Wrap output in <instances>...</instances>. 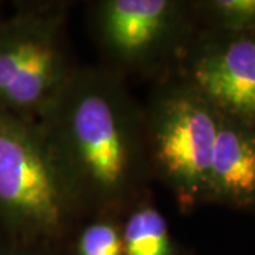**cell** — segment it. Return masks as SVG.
I'll use <instances>...</instances> for the list:
<instances>
[{"label": "cell", "mask_w": 255, "mask_h": 255, "mask_svg": "<svg viewBox=\"0 0 255 255\" xmlns=\"http://www.w3.org/2000/svg\"><path fill=\"white\" fill-rule=\"evenodd\" d=\"M81 216L119 217L146 200L143 107L122 75L110 68H75L36 121Z\"/></svg>", "instance_id": "6da1fadb"}, {"label": "cell", "mask_w": 255, "mask_h": 255, "mask_svg": "<svg viewBox=\"0 0 255 255\" xmlns=\"http://www.w3.org/2000/svg\"><path fill=\"white\" fill-rule=\"evenodd\" d=\"M80 217L37 122L0 112V220L11 241L51 250Z\"/></svg>", "instance_id": "7a4b0ae2"}, {"label": "cell", "mask_w": 255, "mask_h": 255, "mask_svg": "<svg viewBox=\"0 0 255 255\" xmlns=\"http://www.w3.org/2000/svg\"><path fill=\"white\" fill-rule=\"evenodd\" d=\"M152 179L167 186L183 211L206 204L220 114L177 74H166L143 105Z\"/></svg>", "instance_id": "3957f363"}, {"label": "cell", "mask_w": 255, "mask_h": 255, "mask_svg": "<svg viewBox=\"0 0 255 255\" xmlns=\"http://www.w3.org/2000/svg\"><path fill=\"white\" fill-rule=\"evenodd\" d=\"M75 68L60 6L24 7L1 17L0 112L36 122Z\"/></svg>", "instance_id": "277c9868"}, {"label": "cell", "mask_w": 255, "mask_h": 255, "mask_svg": "<svg viewBox=\"0 0 255 255\" xmlns=\"http://www.w3.org/2000/svg\"><path fill=\"white\" fill-rule=\"evenodd\" d=\"M91 17L107 68L119 75L174 71L200 30L194 1L182 0H102Z\"/></svg>", "instance_id": "5b68a950"}, {"label": "cell", "mask_w": 255, "mask_h": 255, "mask_svg": "<svg viewBox=\"0 0 255 255\" xmlns=\"http://www.w3.org/2000/svg\"><path fill=\"white\" fill-rule=\"evenodd\" d=\"M173 73L223 117L255 128V31L200 28Z\"/></svg>", "instance_id": "8992f818"}, {"label": "cell", "mask_w": 255, "mask_h": 255, "mask_svg": "<svg viewBox=\"0 0 255 255\" xmlns=\"http://www.w3.org/2000/svg\"><path fill=\"white\" fill-rule=\"evenodd\" d=\"M207 203L255 213V128L221 114Z\"/></svg>", "instance_id": "52a82bcc"}, {"label": "cell", "mask_w": 255, "mask_h": 255, "mask_svg": "<svg viewBox=\"0 0 255 255\" xmlns=\"http://www.w3.org/2000/svg\"><path fill=\"white\" fill-rule=\"evenodd\" d=\"M121 230L124 255H182L164 216L147 199L128 210Z\"/></svg>", "instance_id": "ba28073f"}, {"label": "cell", "mask_w": 255, "mask_h": 255, "mask_svg": "<svg viewBox=\"0 0 255 255\" xmlns=\"http://www.w3.org/2000/svg\"><path fill=\"white\" fill-rule=\"evenodd\" d=\"M200 28L230 33H254L255 0L194 1Z\"/></svg>", "instance_id": "9c48e42d"}, {"label": "cell", "mask_w": 255, "mask_h": 255, "mask_svg": "<svg viewBox=\"0 0 255 255\" xmlns=\"http://www.w3.org/2000/svg\"><path fill=\"white\" fill-rule=\"evenodd\" d=\"M74 255H124L122 230L118 217H94L78 231Z\"/></svg>", "instance_id": "30bf717a"}, {"label": "cell", "mask_w": 255, "mask_h": 255, "mask_svg": "<svg viewBox=\"0 0 255 255\" xmlns=\"http://www.w3.org/2000/svg\"><path fill=\"white\" fill-rule=\"evenodd\" d=\"M0 255H51V250L10 241L6 246H0Z\"/></svg>", "instance_id": "8fae6325"}, {"label": "cell", "mask_w": 255, "mask_h": 255, "mask_svg": "<svg viewBox=\"0 0 255 255\" xmlns=\"http://www.w3.org/2000/svg\"><path fill=\"white\" fill-rule=\"evenodd\" d=\"M0 20H1V16H0Z\"/></svg>", "instance_id": "7c38bea8"}]
</instances>
